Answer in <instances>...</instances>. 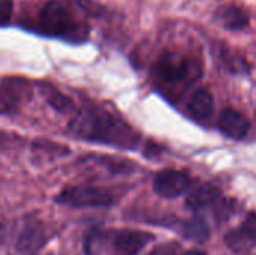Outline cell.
I'll return each instance as SVG.
<instances>
[{
    "label": "cell",
    "instance_id": "obj_16",
    "mask_svg": "<svg viewBox=\"0 0 256 255\" xmlns=\"http://www.w3.org/2000/svg\"><path fill=\"white\" fill-rule=\"evenodd\" d=\"M14 11L12 0H0V26H6L10 21Z\"/></svg>",
    "mask_w": 256,
    "mask_h": 255
},
{
    "label": "cell",
    "instance_id": "obj_7",
    "mask_svg": "<svg viewBox=\"0 0 256 255\" xmlns=\"http://www.w3.org/2000/svg\"><path fill=\"white\" fill-rule=\"evenodd\" d=\"M225 243L237 254H246L252 251L256 246V213L248 215L238 228L228 231L225 236Z\"/></svg>",
    "mask_w": 256,
    "mask_h": 255
},
{
    "label": "cell",
    "instance_id": "obj_9",
    "mask_svg": "<svg viewBox=\"0 0 256 255\" xmlns=\"http://www.w3.org/2000/svg\"><path fill=\"white\" fill-rule=\"evenodd\" d=\"M219 128L226 137L243 140L250 129V122L240 111L234 108H225L219 116Z\"/></svg>",
    "mask_w": 256,
    "mask_h": 255
},
{
    "label": "cell",
    "instance_id": "obj_10",
    "mask_svg": "<svg viewBox=\"0 0 256 255\" xmlns=\"http://www.w3.org/2000/svg\"><path fill=\"white\" fill-rule=\"evenodd\" d=\"M45 242H46L45 228L39 222H30L18 234L16 251L22 254H30L38 251Z\"/></svg>",
    "mask_w": 256,
    "mask_h": 255
},
{
    "label": "cell",
    "instance_id": "obj_18",
    "mask_svg": "<svg viewBox=\"0 0 256 255\" xmlns=\"http://www.w3.org/2000/svg\"><path fill=\"white\" fill-rule=\"evenodd\" d=\"M182 255H206V252L194 249V251H188V252H184V254H182Z\"/></svg>",
    "mask_w": 256,
    "mask_h": 255
},
{
    "label": "cell",
    "instance_id": "obj_19",
    "mask_svg": "<svg viewBox=\"0 0 256 255\" xmlns=\"http://www.w3.org/2000/svg\"><path fill=\"white\" fill-rule=\"evenodd\" d=\"M4 240V225L0 222V243Z\"/></svg>",
    "mask_w": 256,
    "mask_h": 255
},
{
    "label": "cell",
    "instance_id": "obj_15",
    "mask_svg": "<svg viewBox=\"0 0 256 255\" xmlns=\"http://www.w3.org/2000/svg\"><path fill=\"white\" fill-rule=\"evenodd\" d=\"M44 93H45V99L46 102L57 111L60 113H70L74 110V102L69 96L63 95L60 90L51 87V86H42Z\"/></svg>",
    "mask_w": 256,
    "mask_h": 255
},
{
    "label": "cell",
    "instance_id": "obj_17",
    "mask_svg": "<svg viewBox=\"0 0 256 255\" xmlns=\"http://www.w3.org/2000/svg\"><path fill=\"white\" fill-rule=\"evenodd\" d=\"M153 255H178L176 246H164L159 251H156Z\"/></svg>",
    "mask_w": 256,
    "mask_h": 255
},
{
    "label": "cell",
    "instance_id": "obj_14",
    "mask_svg": "<svg viewBox=\"0 0 256 255\" xmlns=\"http://www.w3.org/2000/svg\"><path fill=\"white\" fill-rule=\"evenodd\" d=\"M183 234L188 239H192L196 242H204L210 236V228L204 218L195 216L183 224Z\"/></svg>",
    "mask_w": 256,
    "mask_h": 255
},
{
    "label": "cell",
    "instance_id": "obj_5",
    "mask_svg": "<svg viewBox=\"0 0 256 255\" xmlns=\"http://www.w3.org/2000/svg\"><path fill=\"white\" fill-rule=\"evenodd\" d=\"M194 179L186 171L180 170H164L156 174L153 180V188L162 198H177L189 191Z\"/></svg>",
    "mask_w": 256,
    "mask_h": 255
},
{
    "label": "cell",
    "instance_id": "obj_4",
    "mask_svg": "<svg viewBox=\"0 0 256 255\" xmlns=\"http://www.w3.org/2000/svg\"><path fill=\"white\" fill-rule=\"evenodd\" d=\"M154 75L164 83H183L189 78H198L200 69L195 62L188 60L183 56L168 53L162 56L153 68Z\"/></svg>",
    "mask_w": 256,
    "mask_h": 255
},
{
    "label": "cell",
    "instance_id": "obj_8",
    "mask_svg": "<svg viewBox=\"0 0 256 255\" xmlns=\"http://www.w3.org/2000/svg\"><path fill=\"white\" fill-rule=\"evenodd\" d=\"M30 96V86L22 78H6L0 86V111L16 110Z\"/></svg>",
    "mask_w": 256,
    "mask_h": 255
},
{
    "label": "cell",
    "instance_id": "obj_11",
    "mask_svg": "<svg viewBox=\"0 0 256 255\" xmlns=\"http://www.w3.org/2000/svg\"><path fill=\"white\" fill-rule=\"evenodd\" d=\"M186 110L194 119L206 120L207 117L212 116V113L214 110V99L208 90L200 89L189 98Z\"/></svg>",
    "mask_w": 256,
    "mask_h": 255
},
{
    "label": "cell",
    "instance_id": "obj_13",
    "mask_svg": "<svg viewBox=\"0 0 256 255\" xmlns=\"http://www.w3.org/2000/svg\"><path fill=\"white\" fill-rule=\"evenodd\" d=\"M220 18H222V23L225 24V27L231 29V30H242L249 26L248 12L237 6L225 8L220 14Z\"/></svg>",
    "mask_w": 256,
    "mask_h": 255
},
{
    "label": "cell",
    "instance_id": "obj_6",
    "mask_svg": "<svg viewBox=\"0 0 256 255\" xmlns=\"http://www.w3.org/2000/svg\"><path fill=\"white\" fill-rule=\"evenodd\" d=\"M152 240H154V236L142 230H118L111 236V251L114 255H136Z\"/></svg>",
    "mask_w": 256,
    "mask_h": 255
},
{
    "label": "cell",
    "instance_id": "obj_12",
    "mask_svg": "<svg viewBox=\"0 0 256 255\" xmlns=\"http://www.w3.org/2000/svg\"><path fill=\"white\" fill-rule=\"evenodd\" d=\"M220 198V191L214 185H201L200 188L194 189L188 198H186V206L195 212L207 209L213 206L218 200Z\"/></svg>",
    "mask_w": 256,
    "mask_h": 255
},
{
    "label": "cell",
    "instance_id": "obj_2",
    "mask_svg": "<svg viewBox=\"0 0 256 255\" xmlns=\"http://www.w3.org/2000/svg\"><path fill=\"white\" fill-rule=\"evenodd\" d=\"M38 29L40 33L54 38H68L82 41L87 30L78 24L70 11L60 2L51 0L44 5L38 15Z\"/></svg>",
    "mask_w": 256,
    "mask_h": 255
},
{
    "label": "cell",
    "instance_id": "obj_3",
    "mask_svg": "<svg viewBox=\"0 0 256 255\" xmlns=\"http://www.w3.org/2000/svg\"><path fill=\"white\" fill-rule=\"evenodd\" d=\"M56 201L58 204L82 209V207H108L114 204V195L98 186H70L63 189L57 197Z\"/></svg>",
    "mask_w": 256,
    "mask_h": 255
},
{
    "label": "cell",
    "instance_id": "obj_1",
    "mask_svg": "<svg viewBox=\"0 0 256 255\" xmlns=\"http://www.w3.org/2000/svg\"><path fill=\"white\" fill-rule=\"evenodd\" d=\"M69 131L81 140L124 149L135 147L140 140L128 123L98 107H86L76 111L69 123Z\"/></svg>",
    "mask_w": 256,
    "mask_h": 255
}]
</instances>
